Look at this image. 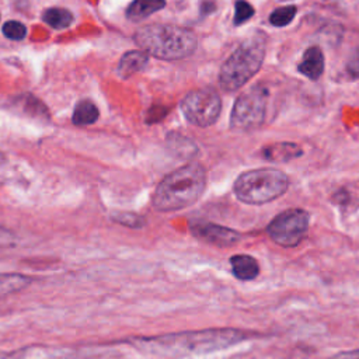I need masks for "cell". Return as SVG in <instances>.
Here are the masks:
<instances>
[{
	"label": "cell",
	"instance_id": "obj_1",
	"mask_svg": "<svg viewBox=\"0 0 359 359\" xmlns=\"http://www.w3.org/2000/svg\"><path fill=\"white\" fill-rule=\"evenodd\" d=\"M259 337L238 328H209L201 331H185L178 334L137 338V346L161 355H192L210 353L227 349L245 339Z\"/></svg>",
	"mask_w": 359,
	"mask_h": 359
},
{
	"label": "cell",
	"instance_id": "obj_6",
	"mask_svg": "<svg viewBox=\"0 0 359 359\" xmlns=\"http://www.w3.org/2000/svg\"><path fill=\"white\" fill-rule=\"evenodd\" d=\"M310 215L302 208H289L278 213L266 226V233L273 243L292 248L299 245L307 234Z\"/></svg>",
	"mask_w": 359,
	"mask_h": 359
},
{
	"label": "cell",
	"instance_id": "obj_16",
	"mask_svg": "<svg viewBox=\"0 0 359 359\" xmlns=\"http://www.w3.org/2000/svg\"><path fill=\"white\" fill-rule=\"evenodd\" d=\"M167 144L181 158H191L198 153L196 144L188 137L181 136L180 133H170L167 137Z\"/></svg>",
	"mask_w": 359,
	"mask_h": 359
},
{
	"label": "cell",
	"instance_id": "obj_20",
	"mask_svg": "<svg viewBox=\"0 0 359 359\" xmlns=\"http://www.w3.org/2000/svg\"><path fill=\"white\" fill-rule=\"evenodd\" d=\"M112 220L122 224V226L130 227V229H140L144 224V219L142 216L136 215V213H132V212L114 213Z\"/></svg>",
	"mask_w": 359,
	"mask_h": 359
},
{
	"label": "cell",
	"instance_id": "obj_23",
	"mask_svg": "<svg viewBox=\"0 0 359 359\" xmlns=\"http://www.w3.org/2000/svg\"><path fill=\"white\" fill-rule=\"evenodd\" d=\"M168 109L165 107H161V105H154L149 109L147 112V116H146V121L147 123H156L158 121H161L165 115H167Z\"/></svg>",
	"mask_w": 359,
	"mask_h": 359
},
{
	"label": "cell",
	"instance_id": "obj_13",
	"mask_svg": "<svg viewBox=\"0 0 359 359\" xmlns=\"http://www.w3.org/2000/svg\"><path fill=\"white\" fill-rule=\"evenodd\" d=\"M149 62V53H146L144 50H129L126 52L119 63H118V74L122 79H128L132 74L140 72Z\"/></svg>",
	"mask_w": 359,
	"mask_h": 359
},
{
	"label": "cell",
	"instance_id": "obj_14",
	"mask_svg": "<svg viewBox=\"0 0 359 359\" xmlns=\"http://www.w3.org/2000/svg\"><path fill=\"white\" fill-rule=\"evenodd\" d=\"M164 6L165 0H133L126 8V17L130 21H142Z\"/></svg>",
	"mask_w": 359,
	"mask_h": 359
},
{
	"label": "cell",
	"instance_id": "obj_21",
	"mask_svg": "<svg viewBox=\"0 0 359 359\" xmlns=\"http://www.w3.org/2000/svg\"><path fill=\"white\" fill-rule=\"evenodd\" d=\"M3 34L6 38L13 39V41H20L22 38H25L27 35V28L22 22L15 21V20H10L7 22H4L3 25Z\"/></svg>",
	"mask_w": 359,
	"mask_h": 359
},
{
	"label": "cell",
	"instance_id": "obj_24",
	"mask_svg": "<svg viewBox=\"0 0 359 359\" xmlns=\"http://www.w3.org/2000/svg\"><path fill=\"white\" fill-rule=\"evenodd\" d=\"M334 359H359V349H353V351H348V352H341Z\"/></svg>",
	"mask_w": 359,
	"mask_h": 359
},
{
	"label": "cell",
	"instance_id": "obj_8",
	"mask_svg": "<svg viewBox=\"0 0 359 359\" xmlns=\"http://www.w3.org/2000/svg\"><path fill=\"white\" fill-rule=\"evenodd\" d=\"M181 111L189 123L206 128L217 121L222 111V101L213 88H199L184 97Z\"/></svg>",
	"mask_w": 359,
	"mask_h": 359
},
{
	"label": "cell",
	"instance_id": "obj_22",
	"mask_svg": "<svg viewBox=\"0 0 359 359\" xmlns=\"http://www.w3.org/2000/svg\"><path fill=\"white\" fill-rule=\"evenodd\" d=\"M254 15V7L245 0H237L234 4V25H241Z\"/></svg>",
	"mask_w": 359,
	"mask_h": 359
},
{
	"label": "cell",
	"instance_id": "obj_9",
	"mask_svg": "<svg viewBox=\"0 0 359 359\" xmlns=\"http://www.w3.org/2000/svg\"><path fill=\"white\" fill-rule=\"evenodd\" d=\"M191 231L196 238L220 248L231 247L241 240V234L237 230L206 220L192 222Z\"/></svg>",
	"mask_w": 359,
	"mask_h": 359
},
{
	"label": "cell",
	"instance_id": "obj_15",
	"mask_svg": "<svg viewBox=\"0 0 359 359\" xmlns=\"http://www.w3.org/2000/svg\"><path fill=\"white\" fill-rule=\"evenodd\" d=\"M97 119H98V108L95 107V104H93L88 100H83L77 102L72 115V122L76 126H87L94 123Z\"/></svg>",
	"mask_w": 359,
	"mask_h": 359
},
{
	"label": "cell",
	"instance_id": "obj_18",
	"mask_svg": "<svg viewBox=\"0 0 359 359\" xmlns=\"http://www.w3.org/2000/svg\"><path fill=\"white\" fill-rule=\"evenodd\" d=\"M31 282L29 278L18 273H7L0 275V294H7L11 292H15L18 289H22L25 285Z\"/></svg>",
	"mask_w": 359,
	"mask_h": 359
},
{
	"label": "cell",
	"instance_id": "obj_19",
	"mask_svg": "<svg viewBox=\"0 0 359 359\" xmlns=\"http://www.w3.org/2000/svg\"><path fill=\"white\" fill-rule=\"evenodd\" d=\"M296 7L294 6H286L276 8L271 15H269V22L275 27H285L287 25L296 15Z\"/></svg>",
	"mask_w": 359,
	"mask_h": 359
},
{
	"label": "cell",
	"instance_id": "obj_3",
	"mask_svg": "<svg viewBox=\"0 0 359 359\" xmlns=\"http://www.w3.org/2000/svg\"><path fill=\"white\" fill-rule=\"evenodd\" d=\"M136 43L146 53L164 60H178L196 49V36L192 31L167 24L144 25L135 34Z\"/></svg>",
	"mask_w": 359,
	"mask_h": 359
},
{
	"label": "cell",
	"instance_id": "obj_17",
	"mask_svg": "<svg viewBox=\"0 0 359 359\" xmlns=\"http://www.w3.org/2000/svg\"><path fill=\"white\" fill-rule=\"evenodd\" d=\"M42 20H43V22H46L49 27H52L55 29H63V28H67L72 25L73 14L66 8L52 7V8L45 10Z\"/></svg>",
	"mask_w": 359,
	"mask_h": 359
},
{
	"label": "cell",
	"instance_id": "obj_10",
	"mask_svg": "<svg viewBox=\"0 0 359 359\" xmlns=\"http://www.w3.org/2000/svg\"><path fill=\"white\" fill-rule=\"evenodd\" d=\"M303 154V150L299 144L292 142H278L268 144L262 149V156L275 163H287Z\"/></svg>",
	"mask_w": 359,
	"mask_h": 359
},
{
	"label": "cell",
	"instance_id": "obj_12",
	"mask_svg": "<svg viewBox=\"0 0 359 359\" xmlns=\"http://www.w3.org/2000/svg\"><path fill=\"white\" fill-rule=\"evenodd\" d=\"M299 72L310 80H317L324 72V56L318 46H310L299 65Z\"/></svg>",
	"mask_w": 359,
	"mask_h": 359
},
{
	"label": "cell",
	"instance_id": "obj_25",
	"mask_svg": "<svg viewBox=\"0 0 359 359\" xmlns=\"http://www.w3.org/2000/svg\"><path fill=\"white\" fill-rule=\"evenodd\" d=\"M201 11L203 14H209L212 11H215V3L210 1V0H205L202 4H201Z\"/></svg>",
	"mask_w": 359,
	"mask_h": 359
},
{
	"label": "cell",
	"instance_id": "obj_11",
	"mask_svg": "<svg viewBox=\"0 0 359 359\" xmlns=\"http://www.w3.org/2000/svg\"><path fill=\"white\" fill-rule=\"evenodd\" d=\"M233 275L240 280H252L259 275L258 261L248 254H236L230 258Z\"/></svg>",
	"mask_w": 359,
	"mask_h": 359
},
{
	"label": "cell",
	"instance_id": "obj_5",
	"mask_svg": "<svg viewBox=\"0 0 359 359\" xmlns=\"http://www.w3.org/2000/svg\"><path fill=\"white\" fill-rule=\"evenodd\" d=\"M265 56V42L261 36L244 41L223 63L219 73V84L226 91L243 87L261 67Z\"/></svg>",
	"mask_w": 359,
	"mask_h": 359
},
{
	"label": "cell",
	"instance_id": "obj_4",
	"mask_svg": "<svg viewBox=\"0 0 359 359\" xmlns=\"http://www.w3.org/2000/svg\"><path fill=\"white\" fill-rule=\"evenodd\" d=\"M289 188V177L271 167L241 172L234 181L233 191L238 201L247 205H264L280 198Z\"/></svg>",
	"mask_w": 359,
	"mask_h": 359
},
{
	"label": "cell",
	"instance_id": "obj_7",
	"mask_svg": "<svg viewBox=\"0 0 359 359\" xmlns=\"http://www.w3.org/2000/svg\"><path fill=\"white\" fill-rule=\"evenodd\" d=\"M266 95L268 91L261 86H254L250 90L241 93L231 109V129L252 130L261 126L265 119Z\"/></svg>",
	"mask_w": 359,
	"mask_h": 359
},
{
	"label": "cell",
	"instance_id": "obj_2",
	"mask_svg": "<svg viewBox=\"0 0 359 359\" xmlns=\"http://www.w3.org/2000/svg\"><path fill=\"white\" fill-rule=\"evenodd\" d=\"M206 187V171L199 163H188L168 175L157 185L151 202L158 212H174L194 205Z\"/></svg>",
	"mask_w": 359,
	"mask_h": 359
}]
</instances>
